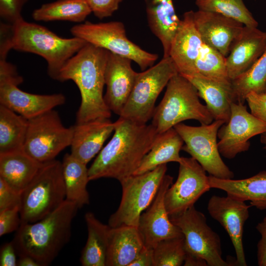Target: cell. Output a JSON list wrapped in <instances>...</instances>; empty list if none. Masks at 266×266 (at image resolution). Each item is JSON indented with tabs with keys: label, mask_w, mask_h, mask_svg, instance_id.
<instances>
[{
	"label": "cell",
	"mask_w": 266,
	"mask_h": 266,
	"mask_svg": "<svg viewBox=\"0 0 266 266\" xmlns=\"http://www.w3.org/2000/svg\"><path fill=\"white\" fill-rule=\"evenodd\" d=\"M250 207L245 201L228 195H213L207 203L209 215L222 226L230 237L235 253V264L237 266H247L243 234L245 223L249 217Z\"/></svg>",
	"instance_id": "16"
},
{
	"label": "cell",
	"mask_w": 266,
	"mask_h": 266,
	"mask_svg": "<svg viewBox=\"0 0 266 266\" xmlns=\"http://www.w3.org/2000/svg\"><path fill=\"white\" fill-rule=\"evenodd\" d=\"M62 168L66 200L75 203L79 208L89 204L87 185L90 179L87 165L66 153L62 162Z\"/></svg>",
	"instance_id": "30"
},
{
	"label": "cell",
	"mask_w": 266,
	"mask_h": 266,
	"mask_svg": "<svg viewBox=\"0 0 266 266\" xmlns=\"http://www.w3.org/2000/svg\"><path fill=\"white\" fill-rule=\"evenodd\" d=\"M21 198V224L38 221L59 207L66 200L62 162L43 163Z\"/></svg>",
	"instance_id": "6"
},
{
	"label": "cell",
	"mask_w": 266,
	"mask_h": 266,
	"mask_svg": "<svg viewBox=\"0 0 266 266\" xmlns=\"http://www.w3.org/2000/svg\"><path fill=\"white\" fill-rule=\"evenodd\" d=\"M144 246L137 227H110L106 266H129Z\"/></svg>",
	"instance_id": "26"
},
{
	"label": "cell",
	"mask_w": 266,
	"mask_h": 266,
	"mask_svg": "<svg viewBox=\"0 0 266 266\" xmlns=\"http://www.w3.org/2000/svg\"><path fill=\"white\" fill-rule=\"evenodd\" d=\"M199 10L218 13L244 26L257 27L258 23L242 0H196Z\"/></svg>",
	"instance_id": "35"
},
{
	"label": "cell",
	"mask_w": 266,
	"mask_h": 266,
	"mask_svg": "<svg viewBox=\"0 0 266 266\" xmlns=\"http://www.w3.org/2000/svg\"><path fill=\"white\" fill-rule=\"evenodd\" d=\"M42 164L33 159L23 150L0 154V177L21 194Z\"/></svg>",
	"instance_id": "27"
},
{
	"label": "cell",
	"mask_w": 266,
	"mask_h": 266,
	"mask_svg": "<svg viewBox=\"0 0 266 266\" xmlns=\"http://www.w3.org/2000/svg\"><path fill=\"white\" fill-rule=\"evenodd\" d=\"M144 0L149 27L162 44L163 57H168L172 41L181 23L175 11L172 0Z\"/></svg>",
	"instance_id": "23"
},
{
	"label": "cell",
	"mask_w": 266,
	"mask_h": 266,
	"mask_svg": "<svg viewBox=\"0 0 266 266\" xmlns=\"http://www.w3.org/2000/svg\"><path fill=\"white\" fill-rule=\"evenodd\" d=\"M266 50V32L257 27L244 26L233 41L226 57V66L230 80L247 71Z\"/></svg>",
	"instance_id": "19"
},
{
	"label": "cell",
	"mask_w": 266,
	"mask_h": 266,
	"mask_svg": "<svg viewBox=\"0 0 266 266\" xmlns=\"http://www.w3.org/2000/svg\"><path fill=\"white\" fill-rule=\"evenodd\" d=\"M246 101L251 113L266 123V93L251 92L246 96Z\"/></svg>",
	"instance_id": "41"
},
{
	"label": "cell",
	"mask_w": 266,
	"mask_h": 266,
	"mask_svg": "<svg viewBox=\"0 0 266 266\" xmlns=\"http://www.w3.org/2000/svg\"><path fill=\"white\" fill-rule=\"evenodd\" d=\"M166 164L140 174L131 175L120 182L122 198L116 211L110 216L111 228L123 226L138 227L141 214L155 198L167 171Z\"/></svg>",
	"instance_id": "7"
},
{
	"label": "cell",
	"mask_w": 266,
	"mask_h": 266,
	"mask_svg": "<svg viewBox=\"0 0 266 266\" xmlns=\"http://www.w3.org/2000/svg\"><path fill=\"white\" fill-rule=\"evenodd\" d=\"M20 207L0 211V236L16 231L21 224Z\"/></svg>",
	"instance_id": "38"
},
{
	"label": "cell",
	"mask_w": 266,
	"mask_h": 266,
	"mask_svg": "<svg viewBox=\"0 0 266 266\" xmlns=\"http://www.w3.org/2000/svg\"><path fill=\"white\" fill-rule=\"evenodd\" d=\"M28 120L0 104V154L23 150Z\"/></svg>",
	"instance_id": "32"
},
{
	"label": "cell",
	"mask_w": 266,
	"mask_h": 266,
	"mask_svg": "<svg viewBox=\"0 0 266 266\" xmlns=\"http://www.w3.org/2000/svg\"><path fill=\"white\" fill-rule=\"evenodd\" d=\"M21 194L17 193L0 177V211L20 207Z\"/></svg>",
	"instance_id": "39"
},
{
	"label": "cell",
	"mask_w": 266,
	"mask_h": 266,
	"mask_svg": "<svg viewBox=\"0 0 266 266\" xmlns=\"http://www.w3.org/2000/svg\"><path fill=\"white\" fill-rule=\"evenodd\" d=\"M256 229L261 238L257 244V260L260 266H266V216L259 223Z\"/></svg>",
	"instance_id": "43"
},
{
	"label": "cell",
	"mask_w": 266,
	"mask_h": 266,
	"mask_svg": "<svg viewBox=\"0 0 266 266\" xmlns=\"http://www.w3.org/2000/svg\"><path fill=\"white\" fill-rule=\"evenodd\" d=\"M263 92L266 93V84H265V88H264V90Z\"/></svg>",
	"instance_id": "49"
},
{
	"label": "cell",
	"mask_w": 266,
	"mask_h": 266,
	"mask_svg": "<svg viewBox=\"0 0 266 266\" xmlns=\"http://www.w3.org/2000/svg\"><path fill=\"white\" fill-rule=\"evenodd\" d=\"M28 0H0V18L10 24L23 19L22 10Z\"/></svg>",
	"instance_id": "37"
},
{
	"label": "cell",
	"mask_w": 266,
	"mask_h": 266,
	"mask_svg": "<svg viewBox=\"0 0 266 266\" xmlns=\"http://www.w3.org/2000/svg\"><path fill=\"white\" fill-rule=\"evenodd\" d=\"M184 236L165 239L153 248L154 266H180L186 257Z\"/></svg>",
	"instance_id": "36"
},
{
	"label": "cell",
	"mask_w": 266,
	"mask_h": 266,
	"mask_svg": "<svg viewBox=\"0 0 266 266\" xmlns=\"http://www.w3.org/2000/svg\"><path fill=\"white\" fill-rule=\"evenodd\" d=\"M266 132V123L256 118L247 110L243 103L233 102L228 122L218 132V148L221 155L229 159L247 151L249 139Z\"/></svg>",
	"instance_id": "14"
},
{
	"label": "cell",
	"mask_w": 266,
	"mask_h": 266,
	"mask_svg": "<svg viewBox=\"0 0 266 266\" xmlns=\"http://www.w3.org/2000/svg\"><path fill=\"white\" fill-rule=\"evenodd\" d=\"M183 144V139L174 128L158 133L150 150L133 175L145 173L169 162L179 163L181 160L180 151Z\"/></svg>",
	"instance_id": "28"
},
{
	"label": "cell",
	"mask_w": 266,
	"mask_h": 266,
	"mask_svg": "<svg viewBox=\"0 0 266 266\" xmlns=\"http://www.w3.org/2000/svg\"><path fill=\"white\" fill-rule=\"evenodd\" d=\"M91 12L87 0H57L44 3L35 9L32 17L37 21L82 23Z\"/></svg>",
	"instance_id": "31"
},
{
	"label": "cell",
	"mask_w": 266,
	"mask_h": 266,
	"mask_svg": "<svg viewBox=\"0 0 266 266\" xmlns=\"http://www.w3.org/2000/svg\"><path fill=\"white\" fill-rule=\"evenodd\" d=\"M199 98L197 90L187 78L179 73L173 76L152 118L151 124L157 133H164L190 119L201 125L212 123L214 120L212 115Z\"/></svg>",
	"instance_id": "5"
},
{
	"label": "cell",
	"mask_w": 266,
	"mask_h": 266,
	"mask_svg": "<svg viewBox=\"0 0 266 266\" xmlns=\"http://www.w3.org/2000/svg\"><path fill=\"white\" fill-rule=\"evenodd\" d=\"M173 178L166 174L157 193L149 207L141 214L138 230L145 247L153 249L161 240L183 237L180 229L170 220L165 197Z\"/></svg>",
	"instance_id": "15"
},
{
	"label": "cell",
	"mask_w": 266,
	"mask_h": 266,
	"mask_svg": "<svg viewBox=\"0 0 266 266\" xmlns=\"http://www.w3.org/2000/svg\"><path fill=\"white\" fill-rule=\"evenodd\" d=\"M113 135L88 168L90 181L111 178L120 182L133 174L158 133L152 124L119 117Z\"/></svg>",
	"instance_id": "1"
},
{
	"label": "cell",
	"mask_w": 266,
	"mask_h": 266,
	"mask_svg": "<svg viewBox=\"0 0 266 266\" xmlns=\"http://www.w3.org/2000/svg\"><path fill=\"white\" fill-rule=\"evenodd\" d=\"M193 17L203 42L227 57L243 24L221 14L199 9L194 11Z\"/></svg>",
	"instance_id": "18"
},
{
	"label": "cell",
	"mask_w": 266,
	"mask_h": 266,
	"mask_svg": "<svg viewBox=\"0 0 266 266\" xmlns=\"http://www.w3.org/2000/svg\"><path fill=\"white\" fill-rule=\"evenodd\" d=\"M72 127L63 125L58 112L54 109L28 120L23 151L34 160L44 163L70 146Z\"/></svg>",
	"instance_id": "10"
},
{
	"label": "cell",
	"mask_w": 266,
	"mask_h": 266,
	"mask_svg": "<svg viewBox=\"0 0 266 266\" xmlns=\"http://www.w3.org/2000/svg\"><path fill=\"white\" fill-rule=\"evenodd\" d=\"M18 86L7 82H0V104L28 120L64 104L65 96L61 94H34L24 92Z\"/></svg>",
	"instance_id": "20"
},
{
	"label": "cell",
	"mask_w": 266,
	"mask_h": 266,
	"mask_svg": "<svg viewBox=\"0 0 266 266\" xmlns=\"http://www.w3.org/2000/svg\"><path fill=\"white\" fill-rule=\"evenodd\" d=\"M109 51L87 43L65 64L58 80L73 81L81 95L76 123L110 119L111 111L103 95L105 70Z\"/></svg>",
	"instance_id": "2"
},
{
	"label": "cell",
	"mask_w": 266,
	"mask_h": 266,
	"mask_svg": "<svg viewBox=\"0 0 266 266\" xmlns=\"http://www.w3.org/2000/svg\"><path fill=\"white\" fill-rule=\"evenodd\" d=\"M196 88L200 98L206 103L214 120L226 123L231 111V104L234 102L231 86H228L200 74L182 75Z\"/></svg>",
	"instance_id": "25"
},
{
	"label": "cell",
	"mask_w": 266,
	"mask_h": 266,
	"mask_svg": "<svg viewBox=\"0 0 266 266\" xmlns=\"http://www.w3.org/2000/svg\"><path fill=\"white\" fill-rule=\"evenodd\" d=\"M224 123L221 120H214L209 124L195 127L180 123L173 128L185 143L182 150L195 159L210 176L233 179L234 174L222 160L218 145V132Z\"/></svg>",
	"instance_id": "11"
},
{
	"label": "cell",
	"mask_w": 266,
	"mask_h": 266,
	"mask_svg": "<svg viewBox=\"0 0 266 266\" xmlns=\"http://www.w3.org/2000/svg\"><path fill=\"white\" fill-rule=\"evenodd\" d=\"M88 237L80 259L83 266H106L110 227L100 222L91 212L85 215Z\"/></svg>",
	"instance_id": "29"
},
{
	"label": "cell",
	"mask_w": 266,
	"mask_h": 266,
	"mask_svg": "<svg viewBox=\"0 0 266 266\" xmlns=\"http://www.w3.org/2000/svg\"><path fill=\"white\" fill-rule=\"evenodd\" d=\"M17 255L16 250L12 241L3 244L0 250V266H17Z\"/></svg>",
	"instance_id": "44"
},
{
	"label": "cell",
	"mask_w": 266,
	"mask_h": 266,
	"mask_svg": "<svg viewBox=\"0 0 266 266\" xmlns=\"http://www.w3.org/2000/svg\"><path fill=\"white\" fill-rule=\"evenodd\" d=\"M19 257L17 261L18 266H41L38 262L30 256L23 255Z\"/></svg>",
	"instance_id": "47"
},
{
	"label": "cell",
	"mask_w": 266,
	"mask_h": 266,
	"mask_svg": "<svg viewBox=\"0 0 266 266\" xmlns=\"http://www.w3.org/2000/svg\"><path fill=\"white\" fill-rule=\"evenodd\" d=\"M73 36L110 52L128 58L136 63L142 70L153 66L158 59L129 39L124 24L120 21L93 23L86 21L70 30Z\"/></svg>",
	"instance_id": "9"
},
{
	"label": "cell",
	"mask_w": 266,
	"mask_h": 266,
	"mask_svg": "<svg viewBox=\"0 0 266 266\" xmlns=\"http://www.w3.org/2000/svg\"><path fill=\"white\" fill-rule=\"evenodd\" d=\"M169 217L183 233L186 253L203 259L208 266H231L222 258L219 235L208 225L205 216L194 206Z\"/></svg>",
	"instance_id": "12"
},
{
	"label": "cell",
	"mask_w": 266,
	"mask_h": 266,
	"mask_svg": "<svg viewBox=\"0 0 266 266\" xmlns=\"http://www.w3.org/2000/svg\"><path fill=\"white\" fill-rule=\"evenodd\" d=\"M211 188L225 191L227 195L237 200L249 201L251 206L266 209V170L249 178L234 180L220 179L209 176Z\"/></svg>",
	"instance_id": "24"
},
{
	"label": "cell",
	"mask_w": 266,
	"mask_h": 266,
	"mask_svg": "<svg viewBox=\"0 0 266 266\" xmlns=\"http://www.w3.org/2000/svg\"><path fill=\"white\" fill-rule=\"evenodd\" d=\"M12 25V49L44 58L47 63L49 76L57 81L67 61L88 43L75 36L63 38L42 25L24 19Z\"/></svg>",
	"instance_id": "4"
},
{
	"label": "cell",
	"mask_w": 266,
	"mask_h": 266,
	"mask_svg": "<svg viewBox=\"0 0 266 266\" xmlns=\"http://www.w3.org/2000/svg\"><path fill=\"white\" fill-rule=\"evenodd\" d=\"M194 73L231 86V80L227 73L226 57L204 43L195 62Z\"/></svg>",
	"instance_id": "34"
},
{
	"label": "cell",
	"mask_w": 266,
	"mask_h": 266,
	"mask_svg": "<svg viewBox=\"0 0 266 266\" xmlns=\"http://www.w3.org/2000/svg\"><path fill=\"white\" fill-rule=\"evenodd\" d=\"M266 83V50L247 71L231 81L234 102L244 104L250 93H263Z\"/></svg>",
	"instance_id": "33"
},
{
	"label": "cell",
	"mask_w": 266,
	"mask_h": 266,
	"mask_svg": "<svg viewBox=\"0 0 266 266\" xmlns=\"http://www.w3.org/2000/svg\"><path fill=\"white\" fill-rule=\"evenodd\" d=\"M95 16L100 19L111 16L122 0H87Z\"/></svg>",
	"instance_id": "40"
},
{
	"label": "cell",
	"mask_w": 266,
	"mask_h": 266,
	"mask_svg": "<svg viewBox=\"0 0 266 266\" xmlns=\"http://www.w3.org/2000/svg\"><path fill=\"white\" fill-rule=\"evenodd\" d=\"M70 154L87 164L103 148L105 141L115 129V123L109 119H97L73 126Z\"/></svg>",
	"instance_id": "22"
},
{
	"label": "cell",
	"mask_w": 266,
	"mask_h": 266,
	"mask_svg": "<svg viewBox=\"0 0 266 266\" xmlns=\"http://www.w3.org/2000/svg\"><path fill=\"white\" fill-rule=\"evenodd\" d=\"M129 266H154L153 249L144 246Z\"/></svg>",
	"instance_id": "45"
},
{
	"label": "cell",
	"mask_w": 266,
	"mask_h": 266,
	"mask_svg": "<svg viewBox=\"0 0 266 266\" xmlns=\"http://www.w3.org/2000/svg\"><path fill=\"white\" fill-rule=\"evenodd\" d=\"M78 209L75 203L66 200L43 219L21 224L12 240L17 255L30 256L41 266L50 265L69 241Z\"/></svg>",
	"instance_id": "3"
},
{
	"label": "cell",
	"mask_w": 266,
	"mask_h": 266,
	"mask_svg": "<svg viewBox=\"0 0 266 266\" xmlns=\"http://www.w3.org/2000/svg\"><path fill=\"white\" fill-rule=\"evenodd\" d=\"M132 60L109 52L105 70L106 90L104 99L111 112L120 115L133 90L138 72Z\"/></svg>",
	"instance_id": "17"
},
{
	"label": "cell",
	"mask_w": 266,
	"mask_h": 266,
	"mask_svg": "<svg viewBox=\"0 0 266 266\" xmlns=\"http://www.w3.org/2000/svg\"><path fill=\"white\" fill-rule=\"evenodd\" d=\"M261 142L264 145V148L266 150V132L261 134Z\"/></svg>",
	"instance_id": "48"
},
{
	"label": "cell",
	"mask_w": 266,
	"mask_h": 266,
	"mask_svg": "<svg viewBox=\"0 0 266 266\" xmlns=\"http://www.w3.org/2000/svg\"><path fill=\"white\" fill-rule=\"evenodd\" d=\"M183 264L185 266H208L203 259L188 253L186 254Z\"/></svg>",
	"instance_id": "46"
},
{
	"label": "cell",
	"mask_w": 266,
	"mask_h": 266,
	"mask_svg": "<svg viewBox=\"0 0 266 266\" xmlns=\"http://www.w3.org/2000/svg\"><path fill=\"white\" fill-rule=\"evenodd\" d=\"M178 73L170 57L141 72L137 76L119 117L141 124L152 119L155 102L170 79Z\"/></svg>",
	"instance_id": "8"
},
{
	"label": "cell",
	"mask_w": 266,
	"mask_h": 266,
	"mask_svg": "<svg viewBox=\"0 0 266 266\" xmlns=\"http://www.w3.org/2000/svg\"><path fill=\"white\" fill-rule=\"evenodd\" d=\"M7 82L19 86L23 82L16 67L6 60H0V82Z\"/></svg>",
	"instance_id": "42"
},
{
	"label": "cell",
	"mask_w": 266,
	"mask_h": 266,
	"mask_svg": "<svg viewBox=\"0 0 266 266\" xmlns=\"http://www.w3.org/2000/svg\"><path fill=\"white\" fill-rule=\"evenodd\" d=\"M193 13L192 10L184 13L169 53L178 73L182 75L195 73V63L203 43L195 26Z\"/></svg>",
	"instance_id": "21"
},
{
	"label": "cell",
	"mask_w": 266,
	"mask_h": 266,
	"mask_svg": "<svg viewBox=\"0 0 266 266\" xmlns=\"http://www.w3.org/2000/svg\"><path fill=\"white\" fill-rule=\"evenodd\" d=\"M176 181L167 189L165 202L170 216L181 213L194 206L209 191V176L193 158L182 157Z\"/></svg>",
	"instance_id": "13"
}]
</instances>
